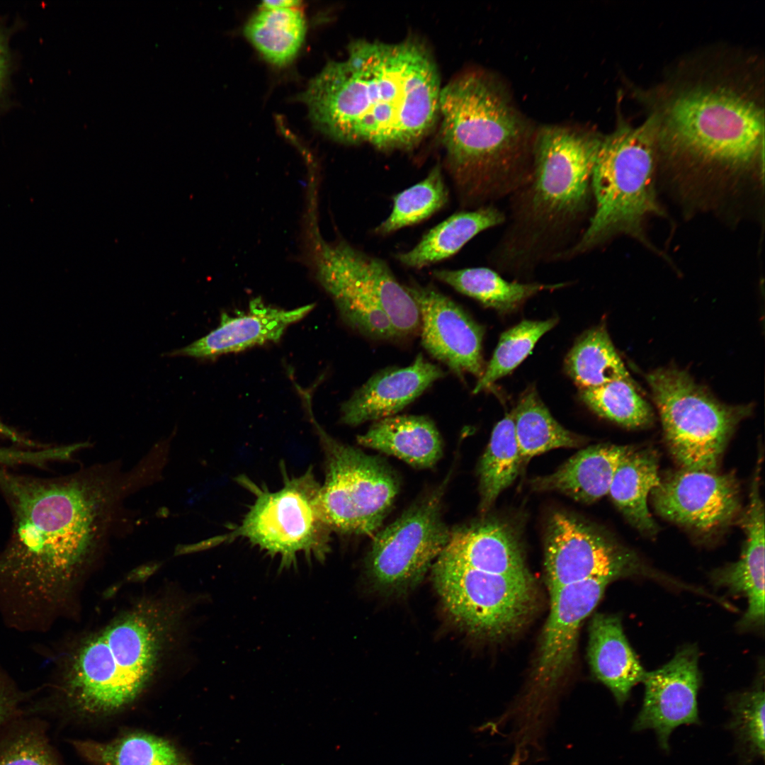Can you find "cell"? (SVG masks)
<instances>
[{"instance_id": "1", "label": "cell", "mask_w": 765, "mask_h": 765, "mask_svg": "<svg viewBox=\"0 0 765 765\" xmlns=\"http://www.w3.org/2000/svg\"><path fill=\"white\" fill-rule=\"evenodd\" d=\"M140 471L96 465L40 478L0 464L11 538L0 552V618L23 633H45L72 613L79 584L119 521L125 499L144 487Z\"/></svg>"}, {"instance_id": "2", "label": "cell", "mask_w": 765, "mask_h": 765, "mask_svg": "<svg viewBox=\"0 0 765 765\" xmlns=\"http://www.w3.org/2000/svg\"><path fill=\"white\" fill-rule=\"evenodd\" d=\"M441 89L435 62L419 43L359 40L346 60L327 64L301 98L313 121L341 142L409 149L434 124Z\"/></svg>"}, {"instance_id": "3", "label": "cell", "mask_w": 765, "mask_h": 765, "mask_svg": "<svg viewBox=\"0 0 765 765\" xmlns=\"http://www.w3.org/2000/svg\"><path fill=\"white\" fill-rule=\"evenodd\" d=\"M183 616L181 601L148 598L91 633L42 649L51 669L35 688L36 711L60 705L105 713L132 703L162 672L178 643Z\"/></svg>"}, {"instance_id": "4", "label": "cell", "mask_w": 765, "mask_h": 765, "mask_svg": "<svg viewBox=\"0 0 765 765\" xmlns=\"http://www.w3.org/2000/svg\"><path fill=\"white\" fill-rule=\"evenodd\" d=\"M601 138L558 126L538 132L529 176L509 197V223L492 255L498 271L524 273L559 261L579 239L593 212Z\"/></svg>"}, {"instance_id": "5", "label": "cell", "mask_w": 765, "mask_h": 765, "mask_svg": "<svg viewBox=\"0 0 765 765\" xmlns=\"http://www.w3.org/2000/svg\"><path fill=\"white\" fill-rule=\"evenodd\" d=\"M438 113L446 166L464 207L493 205L527 180V131L490 80L476 73L453 79L441 89Z\"/></svg>"}, {"instance_id": "6", "label": "cell", "mask_w": 765, "mask_h": 765, "mask_svg": "<svg viewBox=\"0 0 765 765\" xmlns=\"http://www.w3.org/2000/svg\"><path fill=\"white\" fill-rule=\"evenodd\" d=\"M659 120L652 115L633 127L619 124L602 137L592 173L594 209L577 242L560 261L588 254L613 237L642 238V225L662 213L654 186Z\"/></svg>"}, {"instance_id": "7", "label": "cell", "mask_w": 765, "mask_h": 765, "mask_svg": "<svg viewBox=\"0 0 765 765\" xmlns=\"http://www.w3.org/2000/svg\"><path fill=\"white\" fill-rule=\"evenodd\" d=\"M659 139L700 161L742 169L759 159L764 115L750 98L725 86L684 92L667 106Z\"/></svg>"}, {"instance_id": "8", "label": "cell", "mask_w": 765, "mask_h": 765, "mask_svg": "<svg viewBox=\"0 0 765 765\" xmlns=\"http://www.w3.org/2000/svg\"><path fill=\"white\" fill-rule=\"evenodd\" d=\"M246 483L254 494L239 524L222 540L243 538L279 559L283 567L295 565L300 556L322 561L330 550L332 531L319 506V483L310 468L298 476L284 475L276 491Z\"/></svg>"}, {"instance_id": "9", "label": "cell", "mask_w": 765, "mask_h": 765, "mask_svg": "<svg viewBox=\"0 0 765 765\" xmlns=\"http://www.w3.org/2000/svg\"><path fill=\"white\" fill-rule=\"evenodd\" d=\"M668 448L683 469L715 471L725 446L750 408L720 402L685 371L647 375Z\"/></svg>"}, {"instance_id": "10", "label": "cell", "mask_w": 765, "mask_h": 765, "mask_svg": "<svg viewBox=\"0 0 765 765\" xmlns=\"http://www.w3.org/2000/svg\"><path fill=\"white\" fill-rule=\"evenodd\" d=\"M325 456V480L319 491L322 516L332 531L372 536L381 526L399 491L395 472L381 458L329 435L305 404Z\"/></svg>"}, {"instance_id": "11", "label": "cell", "mask_w": 765, "mask_h": 765, "mask_svg": "<svg viewBox=\"0 0 765 765\" xmlns=\"http://www.w3.org/2000/svg\"><path fill=\"white\" fill-rule=\"evenodd\" d=\"M433 577L453 620L475 636L500 639L527 623L536 605L531 575L482 572L436 560Z\"/></svg>"}, {"instance_id": "12", "label": "cell", "mask_w": 765, "mask_h": 765, "mask_svg": "<svg viewBox=\"0 0 765 765\" xmlns=\"http://www.w3.org/2000/svg\"><path fill=\"white\" fill-rule=\"evenodd\" d=\"M441 488L426 496L378 532L368 556L373 583L397 591L416 584L447 545L450 530L441 516Z\"/></svg>"}, {"instance_id": "13", "label": "cell", "mask_w": 765, "mask_h": 765, "mask_svg": "<svg viewBox=\"0 0 765 765\" xmlns=\"http://www.w3.org/2000/svg\"><path fill=\"white\" fill-rule=\"evenodd\" d=\"M544 566L549 594L563 586L588 579L612 582L651 574L634 551L565 512L554 513L548 521Z\"/></svg>"}, {"instance_id": "14", "label": "cell", "mask_w": 765, "mask_h": 765, "mask_svg": "<svg viewBox=\"0 0 765 765\" xmlns=\"http://www.w3.org/2000/svg\"><path fill=\"white\" fill-rule=\"evenodd\" d=\"M651 493L661 516L703 533L725 527L740 510L739 484L731 472L682 468Z\"/></svg>"}, {"instance_id": "15", "label": "cell", "mask_w": 765, "mask_h": 765, "mask_svg": "<svg viewBox=\"0 0 765 765\" xmlns=\"http://www.w3.org/2000/svg\"><path fill=\"white\" fill-rule=\"evenodd\" d=\"M404 286L418 307L426 351L458 376L470 373L479 379L484 371L483 327L434 288L416 283Z\"/></svg>"}, {"instance_id": "16", "label": "cell", "mask_w": 765, "mask_h": 765, "mask_svg": "<svg viewBox=\"0 0 765 765\" xmlns=\"http://www.w3.org/2000/svg\"><path fill=\"white\" fill-rule=\"evenodd\" d=\"M698 658L695 647H685L662 667L647 672L642 681L645 696L633 730H654L659 747L666 752L669 751V737L674 729L700 723Z\"/></svg>"}, {"instance_id": "17", "label": "cell", "mask_w": 765, "mask_h": 765, "mask_svg": "<svg viewBox=\"0 0 765 765\" xmlns=\"http://www.w3.org/2000/svg\"><path fill=\"white\" fill-rule=\"evenodd\" d=\"M314 308L307 305L292 310L266 305L255 299L247 312L236 316L222 313L219 325L205 336L183 348L164 353L167 357L214 359L267 342L278 341L285 329L301 320Z\"/></svg>"}, {"instance_id": "18", "label": "cell", "mask_w": 765, "mask_h": 765, "mask_svg": "<svg viewBox=\"0 0 765 765\" xmlns=\"http://www.w3.org/2000/svg\"><path fill=\"white\" fill-rule=\"evenodd\" d=\"M444 372L421 353L406 367L382 369L371 376L341 406V421L358 426L392 416L419 397Z\"/></svg>"}, {"instance_id": "19", "label": "cell", "mask_w": 765, "mask_h": 765, "mask_svg": "<svg viewBox=\"0 0 765 765\" xmlns=\"http://www.w3.org/2000/svg\"><path fill=\"white\" fill-rule=\"evenodd\" d=\"M436 560L497 574H531L516 533L509 524L494 518L450 531Z\"/></svg>"}, {"instance_id": "20", "label": "cell", "mask_w": 765, "mask_h": 765, "mask_svg": "<svg viewBox=\"0 0 765 765\" xmlns=\"http://www.w3.org/2000/svg\"><path fill=\"white\" fill-rule=\"evenodd\" d=\"M739 521L746 536L740 558L713 572L712 579L747 598L748 607L739 627L760 628L764 624V506L759 494L749 496Z\"/></svg>"}, {"instance_id": "21", "label": "cell", "mask_w": 765, "mask_h": 765, "mask_svg": "<svg viewBox=\"0 0 765 765\" xmlns=\"http://www.w3.org/2000/svg\"><path fill=\"white\" fill-rule=\"evenodd\" d=\"M319 265L320 281L348 326L376 340L398 338L388 317L348 266L339 243L323 248Z\"/></svg>"}, {"instance_id": "22", "label": "cell", "mask_w": 765, "mask_h": 765, "mask_svg": "<svg viewBox=\"0 0 765 765\" xmlns=\"http://www.w3.org/2000/svg\"><path fill=\"white\" fill-rule=\"evenodd\" d=\"M588 657L594 676L611 691L620 706L647 673L628 643L620 618L613 615L597 613L593 617Z\"/></svg>"}, {"instance_id": "23", "label": "cell", "mask_w": 765, "mask_h": 765, "mask_svg": "<svg viewBox=\"0 0 765 765\" xmlns=\"http://www.w3.org/2000/svg\"><path fill=\"white\" fill-rule=\"evenodd\" d=\"M630 447L599 444L582 449L552 473L531 482L533 489L557 492L585 504L608 494L615 472Z\"/></svg>"}, {"instance_id": "24", "label": "cell", "mask_w": 765, "mask_h": 765, "mask_svg": "<svg viewBox=\"0 0 765 765\" xmlns=\"http://www.w3.org/2000/svg\"><path fill=\"white\" fill-rule=\"evenodd\" d=\"M358 443L394 455L416 468L435 465L443 453L434 423L424 416H392L376 421Z\"/></svg>"}, {"instance_id": "25", "label": "cell", "mask_w": 765, "mask_h": 765, "mask_svg": "<svg viewBox=\"0 0 765 765\" xmlns=\"http://www.w3.org/2000/svg\"><path fill=\"white\" fill-rule=\"evenodd\" d=\"M506 214L494 205L455 213L430 230L411 250L398 254L402 265L420 269L456 254L479 233L506 222Z\"/></svg>"}, {"instance_id": "26", "label": "cell", "mask_w": 765, "mask_h": 765, "mask_svg": "<svg viewBox=\"0 0 765 765\" xmlns=\"http://www.w3.org/2000/svg\"><path fill=\"white\" fill-rule=\"evenodd\" d=\"M658 467L654 450L630 447L615 472L608 491L612 501L629 523L650 536L658 531L647 506L649 494L661 481Z\"/></svg>"}, {"instance_id": "27", "label": "cell", "mask_w": 765, "mask_h": 765, "mask_svg": "<svg viewBox=\"0 0 765 765\" xmlns=\"http://www.w3.org/2000/svg\"><path fill=\"white\" fill-rule=\"evenodd\" d=\"M340 244L348 266L388 317L398 337L416 333L421 325L418 307L387 264L348 244Z\"/></svg>"}, {"instance_id": "28", "label": "cell", "mask_w": 765, "mask_h": 765, "mask_svg": "<svg viewBox=\"0 0 765 765\" xmlns=\"http://www.w3.org/2000/svg\"><path fill=\"white\" fill-rule=\"evenodd\" d=\"M432 275L438 280L477 300L484 306L503 313L516 310L540 292L567 285V283L544 284L507 281L497 272L486 267L434 270Z\"/></svg>"}, {"instance_id": "29", "label": "cell", "mask_w": 765, "mask_h": 765, "mask_svg": "<svg viewBox=\"0 0 765 765\" xmlns=\"http://www.w3.org/2000/svg\"><path fill=\"white\" fill-rule=\"evenodd\" d=\"M512 413L523 463L554 448L579 447L586 443L584 436L566 429L552 417L534 387L523 393Z\"/></svg>"}, {"instance_id": "30", "label": "cell", "mask_w": 765, "mask_h": 765, "mask_svg": "<svg viewBox=\"0 0 765 765\" xmlns=\"http://www.w3.org/2000/svg\"><path fill=\"white\" fill-rule=\"evenodd\" d=\"M565 368L579 389L630 379L624 363L602 325L586 330L568 353Z\"/></svg>"}, {"instance_id": "31", "label": "cell", "mask_w": 765, "mask_h": 765, "mask_svg": "<svg viewBox=\"0 0 765 765\" xmlns=\"http://www.w3.org/2000/svg\"><path fill=\"white\" fill-rule=\"evenodd\" d=\"M522 464L513 413H510L494 426L478 464L481 511H487L498 496L514 482Z\"/></svg>"}, {"instance_id": "32", "label": "cell", "mask_w": 765, "mask_h": 765, "mask_svg": "<svg viewBox=\"0 0 765 765\" xmlns=\"http://www.w3.org/2000/svg\"><path fill=\"white\" fill-rule=\"evenodd\" d=\"M305 29L304 17L295 8H261L247 22L244 33L267 60L283 65L298 52Z\"/></svg>"}, {"instance_id": "33", "label": "cell", "mask_w": 765, "mask_h": 765, "mask_svg": "<svg viewBox=\"0 0 765 765\" xmlns=\"http://www.w3.org/2000/svg\"><path fill=\"white\" fill-rule=\"evenodd\" d=\"M75 748L93 765H181L168 742L134 733L108 743L74 742Z\"/></svg>"}, {"instance_id": "34", "label": "cell", "mask_w": 765, "mask_h": 765, "mask_svg": "<svg viewBox=\"0 0 765 765\" xmlns=\"http://www.w3.org/2000/svg\"><path fill=\"white\" fill-rule=\"evenodd\" d=\"M448 200V191L441 166L437 164L422 181L393 197L391 213L375 232L386 235L419 223L441 210Z\"/></svg>"}, {"instance_id": "35", "label": "cell", "mask_w": 765, "mask_h": 765, "mask_svg": "<svg viewBox=\"0 0 765 765\" xmlns=\"http://www.w3.org/2000/svg\"><path fill=\"white\" fill-rule=\"evenodd\" d=\"M579 396L596 414L624 427L640 428L653 420L650 406L635 390L630 379L579 389Z\"/></svg>"}, {"instance_id": "36", "label": "cell", "mask_w": 765, "mask_h": 765, "mask_svg": "<svg viewBox=\"0 0 765 765\" xmlns=\"http://www.w3.org/2000/svg\"><path fill=\"white\" fill-rule=\"evenodd\" d=\"M731 719L727 727L733 733L741 765L764 759L765 749V696L763 683L729 698Z\"/></svg>"}, {"instance_id": "37", "label": "cell", "mask_w": 765, "mask_h": 765, "mask_svg": "<svg viewBox=\"0 0 765 765\" xmlns=\"http://www.w3.org/2000/svg\"><path fill=\"white\" fill-rule=\"evenodd\" d=\"M558 322L552 317L543 321L523 320L502 334L493 356L472 390L474 394L490 387L514 370L531 352L538 341Z\"/></svg>"}, {"instance_id": "38", "label": "cell", "mask_w": 765, "mask_h": 765, "mask_svg": "<svg viewBox=\"0 0 765 765\" xmlns=\"http://www.w3.org/2000/svg\"><path fill=\"white\" fill-rule=\"evenodd\" d=\"M0 737V765H59L45 725L23 716L4 729Z\"/></svg>"}, {"instance_id": "39", "label": "cell", "mask_w": 765, "mask_h": 765, "mask_svg": "<svg viewBox=\"0 0 765 765\" xmlns=\"http://www.w3.org/2000/svg\"><path fill=\"white\" fill-rule=\"evenodd\" d=\"M32 691H24L0 662V730L28 712Z\"/></svg>"}, {"instance_id": "40", "label": "cell", "mask_w": 765, "mask_h": 765, "mask_svg": "<svg viewBox=\"0 0 765 765\" xmlns=\"http://www.w3.org/2000/svg\"><path fill=\"white\" fill-rule=\"evenodd\" d=\"M7 42L8 39L6 33L0 29V92L5 85L10 65V57Z\"/></svg>"}, {"instance_id": "41", "label": "cell", "mask_w": 765, "mask_h": 765, "mask_svg": "<svg viewBox=\"0 0 765 765\" xmlns=\"http://www.w3.org/2000/svg\"><path fill=\"white\" fill-rule=\"evenodd\" d=\"M0 436L11 440V441L25 446L27 448H36V443L26 438L16 430L10 428L0 420Z\"/></svg>"}, {"instance_id": "42", "label": "cell", "mask_w": 765, "mask_h": 765, "mask_svg": "<svg viewBox=\"0 0 765 765\" xmlns=\"http://www.w3.org/2000/svg\"><path fill=\"white\" fill-rule=\"evenodd\" d=\"M24 459L21 449L0 447V464L3 465H20Z\"/></svg>"}, {"instance_id": "43", "label": "cell", "mask_w": 765, "mask_h": 765, "mask_svg": "<svg viewBox=\"0 0 765 765\" xmlns=\"http://www.w3.org/2000/svg\"><path fill=\"white\" fill-rule=\"evenodd\" d=\"M299 1L293 0H278V1H264L261 4V8L264 9H280L285 8H295L300 4Z\"/></svg>"}]
</instances>
